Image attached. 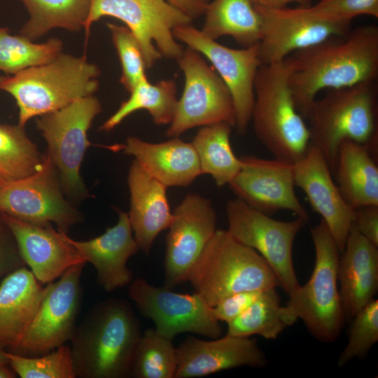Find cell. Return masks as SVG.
Instances as JSON below:
<instances>
[{
	"label": "cell",
	"mask_w": 378,
	"mask_h": 378,
	"mask_svg": "<svg viewBox=\"0 0 378 378\" xmlns=\"http://www.w3.org/2000/svg\"><path fill=\"white\" fill-rule=\"evenodd\" d=\"M297 109L302 115L322 90L375 82L378 76V27H358L288 57Z\"/></svg>",
	"instance_id": "obj_1"
},
{
	"label": "cell",
	"mask_w": 378,
	"mask_h": 378,
	"mask_svg": "<svg viewBox=\"0 0 378 378\" xmlns=\"http://www.w3.org/2000/svg\"><path fill=\"white\" fill-rule=\"evenodd\" d=\"M139 319L128 301L95 304L76 325L71 350L76 378H127L141 338Z\"/></svg>",
	"instance_id": "obj_2"
},
{
	"label": "cell",
	"mask_w": 378,
	"mask_h": 378,
	"mask_svg": "<svg viewBox=\"0 0 378 378\" xmlns=\"http://www.w3.org/2000/svg\"><path fill=\"white\" fill-rule=\"evenodd\" d=\"M100 69L85 57L60 52L51 61L0 76V91L13 96L19 108L18 125L93 95Z\"/></svg>",
	"instance_id": "obj_3"
},
{
	"label": "cell",
	"mask_w": 378,
	"mask_h": 378,
	"mask_svg": "<svg viewBox=\"0 0 378 378\" xmlns=\"http://www.w3.org/2000/svg\"><path fill=\"white\" fill-rule=\"evenodd\" d=\"M292 70L288 57L259 67L251 120L256 136L268 151L278 160L294 164L307 153L310 136L290 88Z\"/></svg>",
	"instance_id": "obj_4"
},
{
	"label": "cell",
	"mask_w": 378,
	"mask_h": 378,
	"mask_svg": "<svg viewBox=\"0 0 378 378\" xmlns=\"http://www.w3.org/2000/svg\"><path fill=\"white\" fill-rule=\"evenodd\" d=\"M375 82L327 90L316 98L303 115L307 120L310 144L318 148L334 174L338 149L344 140L375 148L377 91Z\"/></svg>",
	"instance_id": "obj_5"
},
{
	"label": "cell",
	"mask_w": 378,
	"mask_h": 378,
	"mask_svg": "<svg viewBox=\"0 0 378 378\" xmlns=\"http://www.w3.org/2000/svg\"><path fill=\"white\" fill-rule=\"evenodd\" d=\"M187 281L211 307L237 293L263 291L279 286L263 257L224 230H216L191 268Z\"/></svg>",
	"instance_id": "obj_6"
},
{
	"label": "cell",
	"mask_w": 378,
	"mask_h": 378,
	"mask_svg": "<svg viewBox=\"0 0 378 378\" xmlns=\"http://www.w3.org/2000/svg\"><path fill=\"white\" fill-rule=\"evenodd\" d=\"M316 260L309 281L299 285L284 306L294 323L300 318L318 341L332 343L340 336L346 318L337 288L339 248L325 222L311 230Z\"/></svg>",
	"instance_id": "obj_7"
},
{
	"label": "cell",
	"mask_w": 378,
	"mask_h": 378,
	"mask_svg": "<svg viewBox=\"0 0 378 378\" xmlns=\"http://www.w3.org/2000/svg\"><path fill=\"white\" fill-rule=\"evenodd\" d=\"M101 111L99 99L91 95L36 119V127L48 146L46 154L55 168L62 190L74 200L88 195L80 169L85 151L92 145L88 132Z\"/></svg>",
	"instance_id": "obj_8"
},
{
	"label": "cell",
	"mask_w": 378,
	"mask_h": 378,
	"mask_svg": "<svg viewBox=\"0 0 378 378\" xmlns=\"http://www.w3.org/2000/svg\"><path fill=\"white\" fill-rule=\"evenodd\" d=\"M104 16L115 18L126 24L141 46L146 69L162 56L176 60L181 57L184 49L172 31L192 20L165 0H91L83 27L86 36L92 24Z\"/></svg>",
	"instance_id": "obj_9"
},
{
	"label": "cell",
	"mask_w": 378,
	"mask_h": 378,
	"mask_svg": "<svg viewBox=\"0 0 378 378\" xmlns=\"http://www.w3.org/2000/svg\"><path fill=\"white\" fill-rule=\"evenodd\" d=\"M177 62L184 74L185 86L166 135L178 137L193 127L218 122L235 127L231 94L215 69L189 47Z\"/></svg>",
	"instance_id": "obj_10"
},
{
	"label": "cell",
	"mask_w": 378,
	"mask_h": 378,
	"mask_svg": "<svg viewBox=\"0 0 378 378\" xmlns=\"http://www.w3.org/2000/svg\"><path fill=\"white\" fill-rule=\"evenodd\" d=\"M230 234L251 247L267 261L284 291L290 295L299 285L293 262L296 235L307 223L303 218L277 220L248 206L239 198L226 205Z\"/></svg>",
	"instance_id": "obj_11"
},
{
	"label": "cell",
	"mask_w": 378,
	"mask_h": 378,
	"mask_svg": "<svg viewBox=\"0 0 378 378\" xmlns=\"http://www.w3.org/2000/svg\"><path fill=\"white\" fill-rule=\"evenodd\" d=\"M54 165L46 153L41 168L25 178L0 183V214L36 224L54 223L68 234L83 216L65 199Z\"/></svg>",
	"instance_id": "obj_12"
},
{
	"label": "cell",
	"mask_w": 378,
	"mask_h": 378,
	"mask_svg": "<svg viewBox=\"0 0 378 378\" xmlns=\"http://www.w3.org/2000/svg\"><path fill=\"white\" fill-rule=\"evenodd\" d=\"M261 21L258 43L262 64L284 60L293 52L350 30L349 21L321 15L309 7L265 8L254 5Z\"/></svg>",
	"instance_id": "obj_13"
},
{
	"label": "cell",
	"mask_w": 378,
	"mask_h": 378,
	"mask_svg": "<svg viewBox=\"0 0 378 378\" xmlns=\"http://www.w3.org/2000/svg\"><path fill=\"white\" fill-rule=\"evenodd\" d=\"M128 295L136 308L155 324L162 337L173 340L182 332H193L216 339L223 329L211 307L197 293L182 294L172 288L156 287L136 278L128 287Z\"/></svg>",
	"instance_id": "obj_14"
},
{
	"label": "cell",
	"mask_w": 378,
	"mask_h": 378,
	"mask_svg": "<svg viewBox=\"0 0 378 378\" xmlns=\"http://www.w3.org/2000/svg\"><path fill=\"white\" fill-rule=\"evenodd\" d=\"M85 263L69 268L48 291L22 341L8 352L27 357L49 353L70 341L82 301Z\"/></svg>",
	"instance_id": "obj_15"
},
{
	"label": "cell",
	"mask_w": 378,
	"mask_h": 378,
	"mask_svg": "<svg viewBox=\"0 0 378 378\" xmlns=\"http://www.w3.org/2000/svg\"><path fill=\"white\" fill-rule=\"evenodd\" d=\"M176 40L204 55L227 87L235 111V127L243 134L251 121L254 104V81L262 64L258 43L241 49L223 46L190 24L173 29Z\"/></svg>",
	"instance_id": "obj_16"
},
{
	"label": "cell",
	"mask_w": 378,
	"mask_h": 378,
	"mask_svg": "<svg viewBox=\"0 0 378 378\" xmlns=\"http://www.w3.org/2000/svg\"><path fill=\"white\" fill-rule=\"evenodd\" d=\"M166 236L164 286L187 281L189 272L216 229L217 214L209 199L189 193L176 206Z\"/></svg>",
	"instance_id": "obj_17"
},
{
	"label": "cell",
	"mask_w": 378,
	"mask_h": 378,
	"mask_svg": "<svg viewBox=\"0 0 378 378\" xmlns=\"http://www.w3.org/2000/svg\"><path fill=\"white\" fill-rule=\"evenodd\" d=\"M240 160L241 169L228 183L237 198L267 215L288 210L308 222L309 215L294 190L293 164L248 155Z\"/></svg>",
	"instance_id": "obj_18"
},
{
	"label": "cell",
	"mask_w": 378,
	"mask_h": 378,
	"mask_svg": "<svg viewBox=\"0 0 378 378\" xmlns=\"http://www.w3.org/2000/svg\"><path fill=\"white\" fill-rule=\"evenodd\" d=\"M293 169L295 186L303 190L313 210L321 215L342 253L354 209L334 183L325 157L318 148L309 144L305 155L293 164Z\"/></svg>",
	"instance_id": "obj_19"
},
{
	"label": "cell",
	"mask_w": 378,
	"mask_h": 378,
	"mask_svg": "<svg viewBox=\"0 0 378 378\" xmlns=\"http://www.w3.org/2000/svg\"><path fill=\"white\" fill-rule=\"evenodd\" d=\"M176 356L174 378L200 377L241 366L261 368L267 364L255 340L227 334L210 341L189 336L176 348Z\"/></svg>",
	"instance_id": "obj_20"
},
{
	"label": "cell",
	"mask_w": 378,
	"mask_h": 378,
	"mask_svg": "<svg viewBox=\"0 0 378 378\" xmlns=\"http://www.w3.org/2000/svg\"><path fill=\"white\" fill-rule=\"evenodd\" d=\"M13 234L20 254L36 279L49 284L69 268L85 260L52 224L36 225L1 214Z\"/></svg>",
	"instance_id": "obj_21"
},
{
	"label": "cell",
	"mask_w": 378,
	"mask_h": 378,
	"mask_svg": "<svg viewBox=\"0 0 378 378\" xmlns=\"http://www.w3.org/2000/svg\"><path fill=\"white\" fill-rule=\"evenodd\" d=\"M117 211L118 223L97 237L77 241L66 235V239L86 263L93 265L98 284L108 293L131 284L133 274L127 262L140 250L133 234L128 214L119 209Z\"/></svg>",
	"instance_id": "obj_22"
},
{
	"label": "cell",
	"mask_w": 378,
	"mask_h": 378,
	"mask_svg": "<svg viewBox=\"0 0 378 378\" xmlns=\"http://www.w3.org/2000/svg\"><path fill=\"white\" fill-rule=\"evenodd\" d=\"M130 194L129 220L140 250L149 254L158 235L173 218L164 185L152 177L134 159L127 176Z\"/></svg>",
	"instance_id": "obj_23"
},
{
	"label": "cell",
	"mask_w": 378,
	"mask_h": 378,
	"mask_svg": "<svg viewBox=\"0 0 378 378\" xmlns=\"http://www.w3.org/2000/svg\"><path fill=\"white\" fill-rule=\"evenodd\" d=\"M338 280L346 318H353L378 289V246L352 225L339 260Z\"/></svg>",
	"instance_id": "obj_24"
},
{
	"label": "cell",
	"mask_w": 378,
	"mask_h": 378,
	"mask_svg": "<svg viewBox=\"0 0 378 378\" xmlns=\"http://www.w3.org/2000/svg\"><path fill=\"white\" fill-rule=\"evenodd\" d=\"M120 148L166 187L187 186L202 174L192 143L178 137L153 144L129 136Z\"/></svg>",
	"instance_id": "obj_25"
},
{
	"label": "cell",
	"mask_w": 378,
	"mask_h": 378,
	"mask_svg": "<svg viewBox=\"0 0 378 378\" xmlns=\"http://www.w3.org/2000/svg\"><path fill=\"white\" fill-rule=\"evenodd\" d=\"M32 272L22 267L0 284V345L7 351L22 341L46 295Z\"/></svg>",
	"instance_id": "obj_26"
},
{
	"label": "cell",
	"mask_w": 378,
	"mask_h": 378,
	"mask_svg": "<svg viewBox=\"0 0 378 378\" xmlns=\"http://www.w3.org/2000/svg\"><path fill=\"white\" fill-rule=\"evenodd\" d=\"M334 174L342 196L354 209L378 205V167L366 146L343 141Z\"/></svg>",
	"instance_id": "obj_27"
},
{
	"label": "cell",
	"mask_w": 378,
	"mask_h": 378,
	"mask_svg": "<svg viewBox=\"0 0 378 378\" xmlns=\"http://www.w3.org/2000/svg\"><path fill=\"white\" fill-rule=\"evenodd\" d=\"M202 33L216 40L229 36L244 48L259 43L261 18L251 0H214L205 10Z\"/></svg>",
	"instance_id": "obj_28"
},
{
	"label": "cell",
	"mask_w": 378,
	"mask_h": 378,
	"mask_svg": "<svg viewBox=\"0 0 378 378\" xmlns=\"http://www.w3.org/2000/svg\"><path fill=\"white\" fill-rule=\"evenodd\" d=\"M232 126L218 122L201 127L192 144L197 154L202 174L211 176L218 187L228 185L241 167L230 144Z\"/></svg>",
	"instance_id": "obj_29"
},
{
	"label": "cell",
	"mask_w": 378,
	"mask_h": 378,
	"mask_svg": "<svg viewBox=\"0 0 378 378\" xmlns=\"http://www.w3.org/2000/svg\"><path fill=\"white\" fill-rule=\"evenodd\" d=\"M20 1L29 15L20 34L32 41L55 28L78 31L85 25L91 4V0Z\"/></svg>",
	"instance_id": "obj_30"
},
{
	"label": "cell",
	"mask_w": 378,
	"mask_h": 378,
	"mask_svg": "<svg viewBox=\"0 0 378 378\" xmlns=\"http://www.w3.org/2000/svg\"><path fill=\"white\" fill-rule=\"evenodd\" d=\"M130 92L129 99L100 127L108 132L118 125L125 118L139 110H146L157 125L170 124L177 103L176 83L164 80L151 84L148 79L139 82Z\"/></svg>",
	"instance_id": "obj_31"
},
{
	"label": "cell",
	"mask_w": 378,
	"mask_h": 378,
	"mask_svg": "<svg viewBox=\"0 0 378 378\" xmlns=\"http://www.w3.org/2000/svg\"><path fill=\"white\" fill-rule=\"evenodd\" d=\"M293 324L280 304L276 288H271L262 291L245 311L227 323V334L239 337L259 335L274 340Z\"/></svg>",
	"instance_id": "obj_32"
},
{
	"label": "cell",
	"mask_w": 378,
	"mask_h": 378,
	"mask_svg": "<svg viewBox=\"0 0 378 378\" xmlns=\"http://www.w3.org/2000/svg\"><path fill=\"white\" fill-rule=\"evenodd\" d=\"M43 162L37 146L20 125L0 124V183L30 176Z\"/></svg>",
	"instance_id": "obj_33"
},
{
	"label": "cell",
	"mask_w": 378,
	"mask_h": 378,
	"mask_svg": "<svg viewBox=\"0 0 378 378\" xmlns=\"http://www.w3.org/2000/svg\"><path fill=\"white\" fill-rule=\"evenodd\" d=\"M62 47L58 38L36 43L21 34L11 35L7 27H0V71L12 75L47 63L62 52Z\"/></svg>",
	"instance_id": "obj_34"
},
{
	"label": "cell",
	"mask_w": 378,
	"mask_h": 378,
	"mask_svg": "<svg viewBox=\"0 0 378 378\" xmlns=\"http://www.w3.org/2000/svg\"><path fill=\"white\" fill-rule=\"evenodd\" d=\"M176 368V348L172 340L155 328L146 329L136 346L130 377L174 378Z\"/></svg>",
	"instance_id": "obj_35"
},
{
	"label": "cell",
	"mask_w": 378,
	"mask_h": 378,
	"mask_svg": "<svg viewBox=\"0 0 378 378\" xmlns=\"http://www.w3.org/2000/svg\"><path fill=\"white\" fill-rule=\"evenodd\" d=\"M6 356L8 364L21 378H76L71 346L67 345L36 357L7 351Z\"/></svg>",
	"instance_id": "obj_36"
},
{
	"label": "cell",
	"mask_w": 378,
	"mask_h": 378,
	"mask_svg": "<svg viewBox=\"0 0 378 378\" xmlns=\"http://www.w3.org/2000/svg\"><path fill=\"white\" fill-rule=\"evenodd\" d=\"M106 24L122 67L120 82L127 91L131 92L139 82L147 78L141 46L127 27L113 23Z\"/></svg>",
	"instance_id": "obj_37"
},
{
	"label": "cell",
	"mask_w": 378,
	"mask_h": 378,
	"mask_svg": "<svg viewBox=\"0 0 378 378\" xmlns=\"http://www.w3.org/2000/svg\"><path fill=\"white\" fill-rule=\"evenodd\" d=\"M349 341L338 360L342 367L356 357H363L378 341V300H372L354 317Z\"/></svg>",
	"instance_id": "obj_38"
},
{
	"label": "cell",
	"mask_w": 378,
	"mask_h": 378,
	"mask_svg": "<svg viewBox=\"0 0 378 378\" xmlns=\"http://www.w3.org/2000/svg\"><path fill=\"white\" fill-rule=\"evenodd\" d=\"M312 9L325 17L351 22L361 15L378 18V0H321Z\"/></svg>",
	"instance_id": "obj_39"
},
{
	"label": "cell",
	"mask_w": 378,
	"mask_h": 378,
	"mask_svg": "<svg viewBox=\"0 0 378 378\" xmlns=\"http://www.w3.org/2000/svg\"><path fill=\"white\" fill-rule=\"evenodd\" d=\"M25 266L15 239L0 214V284L6 276Z\"/></svg>",
	"instance_id": "obj_40"
},
{
	"label": "cell",
	"mask_w": 378,
	"mask_h": 378,
	"mask_svg": "<svg viewBox=\"0 0 378 378\" xmlns=\"http://www.w3.org/2000/svg\"><path fill=\"white\" fill-rule=\"evenodd\" d=\"M262 292L243 291L230 295L211 307L213 314L218 321L227 323L245 311Z\"/></svg>",
	"instance_id": "obj_41"
},
{
	"label": "cell",
	"mask_w": 378,
	"mask_h": 378,
	"mask_svg": "<svg viewBox=\"0 0 378 378\" xmlns=\"http://www.w3.org/2000/svg\"><path fill=\"white\" fill-rule=\"evenodd\" d=\"M351 225L378 246V205H366L355 209Z\"/></svg>",
	"instance_id": "obj_42"
},
{
	"label": "cell",
	"mask_w": 378,
	"mask_h": 378,
	"mask_svg": "<svg viewBox=\"0 0 378 378\" xmlns=\"http://www.w3.org/2000/svg\"><path fill=\"white\" fill-rule=\"evenodd\" d=\"M192 20L204 14L209 0H168Z\"/></svg>",
	"instance_id": "obj_43"
},
{
	"label": "cell",
	"mask_w": 378,
	"mask_h": 378,
	"mask_svg": "<svg viewBox=\"0 0 378 378\" xmlns=\"http://www.w3.org/2000/svg\"><path fill=\"white\" fill-rule=\"evenodd\" d=\"M255 5L265 8H281L286 7L288 4L295 2L300 6L309 7L312 6L311 0H251Z\"/></svg>",
	"instance_id": "obj_44"
},
{
	"label": "cell",
	"mask_w": 378,
	"mask_h": 378,
	"mask_svg": "<svg viewBox=\"0 0 378 378\" xmlns=\"http://www.w3.org/2000/svg\"><path fill=\"white\" fill-rule=\"evenodd\" d=\"M16 373L8 362L0 360V378H15Z\"/></svg>",
	"instance_id": "obj_45"
},
{
	"label": "cell",
	"mask_w": 378,
	"mask_h": 378,
	"mask_svg": "<svg viewBox=\"0 0 378 378\" xmlns=\"http://www.w3.org/2000/svg\"><path fill=\"white\" fill-rule=\"evenodd\" d=\"M0 360L8 362L6 356V350L0 345Z\"/></svg>",
	"instance_id": "obj_46"
}]
</instances>
